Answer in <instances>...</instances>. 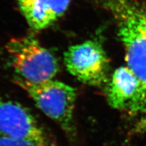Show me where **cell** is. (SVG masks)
I'll list each match as a JSON object with an SVG mask.
<instances>
[{
	"mask_svg": "<svg viewBox=\"0 0 146 146\" xmlns=\"http://www.w3.org/2000/svg\"><path fill=\"white\" fill-rule=\"evenodd\" d=\"M116 21L127 66L138 78L140 91L129 111L146 112V10L133 0H101Z\"/></svg>",
	"mask_w": 146,
	"mask_h": 146,
	"instance_id": "obj_1",
	"label": "cell"
},
{
	"mask_svg": "<svg viewBox=\"0 0 146 146\" xmlns=\"http://www.w3.org/2000/svg\"><path fill=\"white\" fill-rule=\"evenodd\" d=\"M14 81L28 94L36 107L61 127L66 135L70 139L75 137L74 121L76 99L75 89L53 79L33 83L16 76Z\"/></svg>",
	"mask_w": 146,
	"mask_h": 146,
	"instance_id": "obj_2",
	"label": "cell"
},
{
	"mask_svg": "<svg viewBox=\"0 0 146 146\" xmlns=\"http://www.w3.org/2000/svg\"><path fill=\"white\" fill-rule=\"evenodd\" d=\"M5 47L17 76L27 82L52 80L59 71L56 58L33 36L12 38Z\"/></svg>",
	"mask_w": 146,
	"mask_h": 146,
	"instance_id": "obj_3",
	"label": "cell"
},
{
	"mask_svg": "<svg viewBox=\"0 0 146 146\" xmlns=\"http://www.w3.org/2000/svg\"><path fill=\"white\" fill-rule=\"evenodd\" d=\"M64 60L68 72L82 83L101 86L108 80L109 60L99 42L89 40L72 45Z\"/></svg>",
	"mask_w": 146,
	"mask_h": 146,
	"instance_id": "obj_4",
	"label": "cell"
},
{
	"mask_svg": "<svg viewBox=\"0 0 146 146\" xmlns=\"http://www.w3.org/2000/svg\"><path fill=\"white\" fill-rule=\"evenodd\" d=\"M0 135L48 146L46 133L31 111L18 102L1 97Z\"/></svg>",
	"mask_w": 146,
	"mask_h": 146,
	"instance_id": "obj_5",
	"label": "cell"
},
{
	"mask_svg": "<svg viewBox=\"0 0 146 146\" xmlns=\"http://www.w3.org/2000/svg\"><path fill=\"white\" fill-rule=\"evenodd\" d=\"M19 8L31 28L45 29L65 13L71 0H17Z\"/></svg>",
	"mask_w": 146,
	"mask_h": 146,
	"instance_id": "obj_6",
	"label": "cell"
},
{
	"mask_svg": "<svg viewBox=\"0 0 146 146\" xmlns=\"http://www.w3.org/2000/svg\"><path fill=\"white\" fill-rule=\"evenodd\" d=\"M140 83L127 66L119 67L113 73L107 90L108 104L113 108L129 110L137 98Z\"/></svg>",
	"mask_w": 146,
	"mask_h": 146,
	"instance_id": "obj_7",
	"label": "cell"
},
{
	"mask_svg": "<svg viewBox=\"0 0 146 146\" xmlns=\"http://www.w3.org/2000/svg\"><path fill=\"white\" fill-rule=\"evenodd\" d=\"M0 146H43L27 140L16 139L0 135Z\"/></svg>",
	"mask_w": 146,
	"mask_h": 146,
	"instance_id": "obj_8",
	"label": "cell"
},
{
	"mask_svg": "<svg viewBox=\"0 0 146 146\" xmlns=\"http://www.w3.org/2000/svg\"><path fill=\"white\" fill-rule=\"evenodd\" d=\"M133 131L134 133L139 134H146V116L139 120L133 128Z\"/></svg>",
	"mask_w": 146,
	"mask_h": 146,
	"instance_id": "obj_9",
	"label": "cell"
}]
</instances>
